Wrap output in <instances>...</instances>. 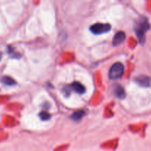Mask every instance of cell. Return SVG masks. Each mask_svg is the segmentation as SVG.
Masks as SVG:
<instances>
[{"label":"cell","instance_id":"cell-1","mask_svg":"<svg viewBox=\"0 0 151 151\" xmlns=\"http://www.w3.org/2000/svg\"><path fill=\"white\" fill-rule=\"evenodd\" d=\"M149 28V23L145 18H141L139 22L136 23V27H135V32L141 44H143L144 42L145 32L148 30Z\"/></svg>","mask_w":151,"mask_h":151},{"label":"cell","instance_id":"cell-2","mask_svg":"<svg viewBox=\"0 0 151 151\" xmlns=\"http://www.w3.org/2000/svg\"><path fill=\"white\" fill-rule=\"evenodd\" d=\"M124 72V66L120 62L114 63L109 72V78L111 80H118L121 78Z\"/></svg>","mask_w":151,"mask_h":151},{"label":"cell","instance_id":"cell-3","mask_svg":"<svg viewBox=\"0 0 151 151\" xmlns=\"http://www.w3.org/2000/svg\"><path fill=\"white\" fill-rule=\"evenodd\" d=\"M111 29V26L109 24L96 23L90 27V29L95 35H101V34L108 32Z\"/></svg>","mask_w":151,"mask_h":151},{"label":"cell","instance_id":"cell-4","mask_svg":"<svg viewBox=\"0 0 151 151\" xmlns=\"http://www.w3.org/2000/svg\"><path fill=\"white\" fill-rule=\"evenodd\" d=\"M65 94H69L70 91H75L76 93L79 94H83L84 92H85V87L82 85L81 83L78 82H73L71 85L68 86V87H66L64 89Z\"/></svg>","mask_w":151,"mask_h":151},{"label":"cell","instance_id":"cell-5","mask_svg":"<svg viewBox=\"0 0 151 151\" xmlns=\"http://www.w3.org/2000/svg\"><path fill=\"white\" fill-rule=\"evenodd\" d=\"M135 81L142 87H150L151 86V78L146 75H139L135 79Z\"/></svg>","mask_w":151,"mask_h":151},{"label":"cell","instance_id":"cell-6","mask_svg":"<svg viewBox=\"0 0 151 151\" xmlns=\"http://www.w3.org/2000/svg\"><path fill=\"white\" fill-rule=\"evenodd\" d=\"M125 40V34L123 32H118L114 35L113 39V46H118L122 44Z\"/></svg>","mask_w":151,"mask_h":151},{"label":"cell","instance_id":"cell-7","mask_svg":"<svg viewBox=\"0 0 151 151\" xmlns=\"http://www.w3.org/2000/svg\"><path fill=\"white\" fill-rule=\"evenodd\" d=\"M113 92L117 97L119 99H123L125 97V91L121 86L115 84L113 86Z\"/></svg>","mask_w":151,"mask_h":151},{"label":"cell","instance_id":"cell-8","mask_svg":"<svg viewBox=\"0 0 151 151\" xmlns=\"http://www.w3.org/2000/svg\"><path fill=\"white\" fill-rule=\"evenodd\" d=\"M85 115V112L84 111H77L74 112L72 115H71V119L74 121H78Z\"/></svg>","mask_w":151,"mask_h":151},{"label":"cell","instance_id":"cell-9","mask_svg":"<svg viewBox=\"0 0 151 151\" xmlns=\"http://www.w3.org/2000/svg\"><path fill=\"white\" fill-rule=\"evenodd\" d=\"M2 82L4 83L5 85L7 86H13L16 84V81L13 79V78H10V77H3L2 78Z\"/></svg>","mask_w":151,"mask_h":151},{"label":"cell","instance_id":"cell-10","mask_svg":"<svg viewBox=\"0 0 151 151\" xmlns=\"http://www.w3.org/2000/svg\"><path fill=\"white\" fill-rule=\"evenodd\" d=\"M39 117L42 120H48L50 118V115L47 111H41L39 114Z\"/></svg>","mask_w":151,"mask_h":151}]
</instances>
